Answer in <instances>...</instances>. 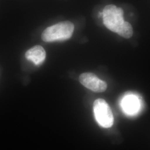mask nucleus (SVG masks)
Masks as SVG:
<instances>
[{
  "mask_svg": "<svg viewBox=\"0 0 150 150\" xmlns=\"http://www.w3.org/2000/svg\"><path fill=\"white\" fill-rule=\"evenodd\" d=\"M74 29V25L71 22H61L46 28L42 32L41 38L46 42L67 40L72 36Z\"/></svg>",
  "mask_w": 150,
  "mask_h": 150,
  "instance_id": "obj_1",
  "label": "nucleus"
},
{
  "mask_svg": "<svg viewBox=\"0 0 150 150\" xmlns=\"http://www.w3.org/2000/svg\"><path fill=\"white\" fill-rule=\"evenodd\" d=\"M102 13L105 26L112 32H118L125 21L123 10L115 5H109L103 8Z\"/></svg>",
  "mask_w": 150,
  "mask_h": 150,
  "instance_id": "obj_2",
  "label": "nucleus"
},
{
  "mask_svg": "<svg viewBox=\"0 0 150 150\" xmlns=\"http://www.w3.org/2000/svg\"><path fill=\"white\" fill-rule=\"evenodd\" d=\"M93 111L97 122L105 128H110L113 124L112 112L108 104L102 98H98L93 103Z\"/></svg>",
  "mask_w": 150,
  "mask_h": 150,
  "instance_id": "obj_3",
  "label": "nucleus"
},
{
  "mask_svg": "<svg viewBox=\"0 0 150 150\" xmlns=\"http://www.w3.org/2000/svg\"><path fill=\"white\" fill-rule=\"evenodd\" d=\"M79 81L83 86L95 92H103L107 88L106 82L100 80L96 75L91 72L81 74L79 77Z\"/></svg>",
  "mask_w": 150,
  "mask_h": 150,
  "instance_id": "obj_4",
  "label": "nucleus"
},
{
  "mask_svg": "<svg viewBox=\"0 0 150 150\" xmlns=\"http://www.w3.org/2000/svg\"><path fill=\"white\" fill-rule=\"evenodd\" d=\"M46 54L45 49L40 45H36L29 49L25 54L26 59L32 62L35 65L42 64L45 60Z\"/></svg>",
  "mask_w": 150,
  "mask_h": 150,
  "instance_id": "obj_5",
  "label": "nucleus"
},
{
  "mask_svg": "<svg viewBox=\"0 0 150 150\" xmlns=\"http://www.w3.org/2000/svg\"><path fill=\"white\" fill-rule=\"evenodd\" d=\"M122 106L125 112L129 115H134L139 109V99L133 95H129L123 98Z\"/></svg>",
  "mask_w": 150,
  "mask_h": 150,
  "instance_id": "obj_6",
  "label": "nucleus"
},
{
  "mask_svg": "<svg viewBox=\"0 0 150 150\" xmlns=\"http://www.w3.org/2000/svg\"><path fill=\"white\" fill-rule=\"evenodd\" d=\"M133 32V28L131 25L128 22L124 21L117 33L122 38H129L132 37Z\"/></svg>",
  "mask_w": 150,
  "mask_h": 150,
  "instance_id": "obj_7",
  "label": "nucleus"
},
{
  "mask_svg": "<svg viewBox=\"0 0 150 150\" xmlns=\"http://www.w3.org/2000/svg\"><path fill=\"white\" fill-rule=\"evenodd\" d=\"M102 12H99V13H98V16H99V17H102Z\"/></svg>",
  "mask_w": 150,
  "mask_h": 150,
  "instance_id": "obj_8",
  "label": "nucleus"
}]
</instances>
